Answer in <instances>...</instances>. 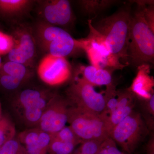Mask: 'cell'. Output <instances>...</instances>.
<instances>
[{
	"instance_id": "277c9868",
	"label": "cell",
	"mask_w": 154,
	"mask_h": 154,
	"mask_svg": "<svg viewBox=\"0 0 154 154\" xmlns=\"http://www.w3.org/2000/svg\"><path fill=\"white\" fill-rule=\"evenodd\" d=\"M92 19L88 20L90 32L86 38L78 39L79 48L87 54L91 65L110 71L127 66L112 54L105 38L94 28Z\"/></svg>"
},
{
	"instance_id": "7402d4cb",
	"label": "cell",
	"mask_w": 154,
	"mask_h": 154,
	"mask_svg": "<svg viewBox=\"0 0 154 154\" xmlns=\"http://www.w3.org/2000/svg\"><path fill=\"white\" fill-rule=\"evenodd\" d=\"M16 129L14 125L6 117H0V146L7 141L15 137Z\"/></svg>"
},
{
	"instance_id": "f546056e",
	"label": "cell",
	"mask_w": 154,
	"mask_h": 154,
	"mask_svg": "<svg viewBox=\"0 0 154 154\" xmlns=\"http://www.w3.org/2000/svg\"><path fill=\"white\" fill-rule=\"evenodd\" d=\"M147 154H154V139H152L149 141L146 148Z\"/></svg>"
},
{
	"instance_id": "30bf717a",
	"label": "cell",
	"mask_w": 154,
	"mask_h": 154,
	"mask_svg": "<svg viewBox=\"0 0 154 154\" xmlns=\"http://www.w3.org/2000/svg\"><path fill=\"white\" fill-rule=\"evenodd\" d=\"M36 67L39 79L50 87L63 85L72 77L71 66L66 58L44 54Z\"/></svg>"
},
{
	"instance_id": "f1b7e54d",
	"label": "cell",
	"mask_w": 154,
	"mask_h": 154,
	"mask_svg": "<svg viewBox=\"0 0 154 154\" xmlns=\"http://www.w3.org/2000/svg\"><path fill=\"white\" fill-rule=\"evenodd\" d=\"M147 101V108L148 109L149 112L151 114L154 115V95L153 94L149 99Z\"/></svg>"
},
{
	"instance_id": "484cf974",
	"label": "cell",
	"mask_w": 154,
	"mask_h": 154,
	"mask_svg": "<svg viewBox=\"0 0 154 154\" xmlns=\"http://www.w3.org/2000/svg\"><path fill=\"white\" fill-rule=\"evenodd\" d=\"M24 83L21 80L0 72V85L9 91L17 90Z\"/></svg>"
},
{
	"instance_id": "4dcf8cb0",
	"label": "cell",
	"mask_w": 154,
	"mask_h": 154,
	"mask_svg": "<svg viewBox=\"0 0 154 154\" xmlns=\"http://www.w3.org/2000/svg\"><path fill=\"white\" fill-rule=\"evenodd\" d=\"M72 154H85L82 153L80 152L77 151H74L72 153Z\"/></svg>"
},
{
	"instance_id": "d6986e66",
	"label": "cell",
	"mask_w": 154,
	"mask_h": 154,
	"mask_svg": "<svg viewBox=\"0 0 154 154\" xmlns=\"http://www.w3.org/2000/svg\"><path fill=\"white\" fill-rule=\"evenodd\" d=\"M117 2L111 0H84L79 3L84 13L88 15H97Z\"/></svg>"
},
{
	"instance_id": "5bb4252c",
	"label": "cell",
	"mask_w": 154,
	"mask_h": 154,
	"mask_svg": "<svg viewBox=\"0 0 154 154\" xmlns=\"http://www.w3.org/2000/svg\"><path fill=\"white\" fill-rule=\"evenodd\" d=\"M135 96L129 89L117 91V107L106 121V127L109 136L114 128L133 111Z\"/></svg>"
},
{
	"instance_id": "ba28073f",
	"label": "cell",
	"mask_w": 154,
	"mask_h": 154,
	"mask_svg": "<svg viewBox=\"0 0 154 154\" xmlns=\"http://www.w3.org/2000/svg\"><path fill=\"white\" fill-rule=\"evenodd\" d=\"M11 34L14 46L7 55L8 60L22 64L33 70L37 64L38 52L32 26L18 23Z\"/></svg>"
},
{
	"instance_id": "5b68a950",
	"label": "cell",
	"mask_w": 154,
	"mask_h": 154,
	"mask_svg": "<svg viewBox=\"0 0 154 154\" xmlns=\"http://www.w3.org/2000/svg\"><path fill=\"white\" fill-rule=\"evenodd\" d=\"M54 95L49 90L26 88L17 94L14 105L25 124L36 127L42 113Z\"/></svg>"
},
{
	"instance_id": "83f0119b",
	"label": "cell",
	"mask_w": 154,
	"mask_h": 154,
	"mask_svg": "<svg viewBox=\"0 0 154 154\" xmlns=\"http://www.w3.org/2000/svg\"><path fill=\"white\" fill-rule=\"evenodd\" d=\"M98 154H128L121 151L117 148L116 144L110 137L102 143Z\"/></svg>"
},
{
	"instance_id": "44dd1931",
	"label": "cell",
	"mask_w": 154,
	"mask_h": 154,
	"mask_svg": "<svg viewBox=\"0 0 154 154\" xmlns=\"http://www.w3.org/2000/svg\"><path fill=\"white\" fill-rule=\"evenodd\" d=\"M77 145L71 143L58 140L52 137L50 144V154H72Z\"/></svg>"
},
{
	"instance_id": "1f68e13d",
	"label": "cell",
	"mask_w": 154,
	"mask_h": 154,
	"mask_svg": "<svg viewBox=\"0 0 154 154\" xmlns=\"http://www.w3.org/2000/svg\"><path fill=\"white\" fill-rule=\"evenodd\" d=\"M3 64L2 63V59H1V56H0V69L2 66Z\"/></svg>"
},
{
	"instance_id": "d6a6232c",
	"label": "cell",
	"mask_w": 154,
	"mask_h": 154,
	"mask_svg": "<svg viewBox=\"0 0 154 154\" xmlns=\"http://www.w3.org/2000/svg\"><path fill=\"white\" fill-rule=\"evenodd\" d=\"M0 117H1V105L0 103Z\"/></svg>"
},
{
	"instance_id": "4316f807",
	"label": "cell",
	"mask_w": 154,
	"mask_h": 154,
	"mask_svg": "<svg viewBox=\"0 0 154 154\" xmlns=\"http://www.w3.org/2000/svg\"><path fill=\"white\" fill-rule=\"evenodd\" d=\"M14 46V38L11 34L0 30V56L8 55Z\"/></svg>"
},
{
	"instance_id": "8992f818",
	"label": "cell",
	"mask_w": 154,
	"mask_h": 154,
	"mask_svg": "<svg viewBox=\"0 0 154 154\" xmlns=\"http://www.w3.org/2000/svg\"><path fill=\"white\" fill-rule=\"evenodd\" d=\"M68 122L82 140L104 142L110 137L104 119L99 114L72 106L69 107Z\"/></svg>"
},
{
	"instance_id": "7a4b0ae2",
	"label": "cell",
	"mask_w": 154,
	"mask_h": 154,
	"mask_svg": "<svg viewBox=\"0 0 154 154\" xmlns=\"http://www.w3.org/2000/svg\"><path fill=\"white\" fill-rule=\"evenodd\" d=\"M127 53L128 65L138 67L154 63V32L149 27L138 6L131 14Z\"/></svg>"
},
{
	"instance_id": "9a60e30c",
	"label": "cell",
	"mask_w": 154,
	"mask_h": 154,
	"mask_svg": "<svg viewBox=\"0 0 154 154\" xmlns=\"http://www.w3.org/2000/svg\"><path fill=\"white\" fill-rule=\"evenodd\" d=\"M137 69V75L129 89L135 96L147 101L154 94L153 78L149 75L150 66L143 64Z\"/></svg>"
},
{
	"instance_id": "3957f363",
	"label": "cell",
	"mask_w": 154,
	"mask_h": 154,
	"mask_svg": "<svg viewBox=\"0 0 154 154\" xmlns=\"http://www.w3.org/2000/svg\"><path fill=\"white\" fill-rule=\"evenodd\" d=\"M38 51L43 54L66 58L79 49L75 39L63 28L39 20L32 26Z\"/></svg>"
},
{
	"instance_id": "4fadbf2b",
	"label": "cell",
	"mask_w": 154,
	"mask_h": 154,
	"mask_svg": "<svg viewBox=\"0 0 154 154\" xmlns=\"http://www.w3.org/2000/svg\"><path fill=\"white\" fill-rule=\"evenodd\" d=\"M52 135L38 128L26 130L19 134L18 140L27 154H48Z\"/></svg>"
},
{
	"instance_id": "cb8c5ba5",
	"label": "cell",
	"mask_w": 154,
	"mask_h": 154,
	"mask_svg": "<svg viewBox=\"0 0 154 154\" xmlns=\"http://www.w3.org/2000/svg\"><path fill=\"white\" fill-rule=\"evenodd\" d=\"M0 154H27L19 140L15 137L0 146Z\"/></svg>"
},
{
	"instance_id": "52a82bcc",
	"label": "cell",
	"mask_w": 154,
	"mask_h": 154,
	"mask_svg": "<svg viewBox=\"0 0 154 154\" xmlns=\"http://www.w3.org/2000/svg\"><path fill=\"white\" fill-rule=\"evenodd\" d=\"M148 131L140 113L133 110L112 130L110 137L126 153L132 154Z\"/></svg>"
},
{
	"instance_id": "603a6c76",
	"label": "cell",
	"mask_w": 154,
	"mask_h": 154,
	"mask_svg": "<svg viewBox=\"0 0 154 154\" xmlns=\"http://www.w3.org/2000/svg\"><path fill=\"white\" fill-rule=\"evenodd\" d=\"M51 135L53 138L58 140L71 143L77 146L82 142L69 126H65L56 133Z\"/></svg>"
},
{
	"instance_id": "2e32d148",
	"label": "cell",
	"mask_w": 154,
	"mask_h": 154,
	"mask_svg": "<svg viewBox=\"0 0 154 154\" xmlns=\"http://www.w3.org/2000/svg\"><path fill=\"white\" fill-rule=\"evenodd\" d=\"M36 2L31 0H0V16L17 21L27 15Z\"/></svg>"
},
{
	"instance_id": "e0dca14e",
	"label": "cell",
	"mask_w": 154,
	"mask_h": 154,
	"mask_svg": "<svg viewBox=\"0 0 154 154\" xmlns=\"http://www.w3.org/2000/svg\"><path fill=\"white\" fill-rule=\"evenodd\" d=\"M75 74L93 86H106L113 84L111 72L93 66H80Z\"/></svg>"
},
{
	"instance_id": "ffe728a7",
	"label": "cell",
	"mask_w": 154,
	"mask_h": 154,
	"mask_svg": "<svg viewBox=\"0 0 154 154\" xmlns=\"http://www.w3.org/2000/svg\"><path fill=\"white\" fill-rule=\"evenodd\" d=\"M117 91L116 90L115 85L112 84L106 87L105 92V110L100 115L105 120V123L108 116L116 109L118 103Z\"/></svg>"
},
{
	"instance_id": "d4e9b609",
	"label": "cell",
	"mask_w": 154,
	"mask_h": 154,
	"mask_svg": "<svg viewBox=\"0 0 154 154\" xmlns=\"http://www.w3.org/2000/svg\"><path fill=\"white\" fill-rule=\"evenodd\" d=\"M103 142L94 140L83 141L76 151L85 154H98Z\"/></svg>"
},
{
	"instance_id": "9c48e42d",
	"label": "cell",
	"mask_w": 154,
	"mask_h": 154,
	"mask_svg": "<svg viewBox=\"0 0 154 154\" xmlns=\"http://www.w3.org/2000/svg\"><path fill=\"white\" fill-rule=\"evenodd\" d=\"M66 93L68 101L74 107L99 115L105 110L104 95L78 75H75Z\"/></svg>"
},
{
	"instance_id": "8fae6325",
	"label": "cell",
	"mask_w": 154,
	"mask_h": 154,
	"mask_svg": "<svg viewBox=\"0 0 154 154\" xmlns=\"http://www.w3.org/2000/svg\"><path fill=\"white\" fill-rule=\"evenodd\" d=\"M68 100L55 94L42 115L36 127L51 134L56 133L68 122Z\"/></svg>"
},
{
	"instance_id": "6da1fadb",
	"label": "cell",
	"mask_w": 154,
	"mask_h": 154,
	"mask_svg": "<svg viewBox=\"0 0 154 154\" xmlns=\"http://www.w3.org/2000/svg\"><path fill=\"white\" fill-rule=\"evenodd\" d=\"M131 9L127 5L112 15L102 18L92 25L105 38L110 51L122 64L128 65V49L129 44Z\"/></svg>"
},
{
	"instance_id": "7c38bea8",
	"label": "cell",
	"mask_w": 154,
	"mask_h": 154,
	"mask_svg": "<svg viewBox=\"0 0 154 154\" xmlns=\"http://www.w3.org/2000/svg\"><path fill=\"white\" fill-rule=\"evenodd\" d=\"M41 20L50 25L63 28L74 19L70 2L67 0H47L36 2Z\"/></svg>"
},
{
	"instance_id": "ac0fdd59",
	"label": "cell",
	"mask_w": 154,
	"mask_h": 154,
	"mask_svg": "<svg viewBox=\"0 0 154 154\" xmlns=\"http://www.w3.org/2000/svg\"><path fill=\"white\" fill-rule=\"evenodd\" d=\"M0 72L25 82L32 76L33 69L22 64L8 60L3 64Z\"/></svg>"
}]
</instances>
